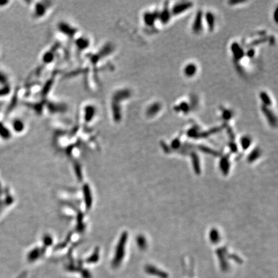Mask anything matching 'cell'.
Returning a JSON list of instances; mask_svg holds the SVG:
<instances>
[{
    "mask_svg": "<svg viewBox=\"0 0 278 278\" xmlns=\"http://www.w3.org/2000/svg\"><path fill=\"white\" fill-rule=\"evenodd\" d=\"M193 6V3L191 1H180L175 3L171 9V14L178 16L186 12Z\"/></svg>",
    "mask_w": 278,
    "mask_h": 278,
    "instance_id": "6da1fadb",
    "label": "cell"
},
{
    "mask_svg": "<svg viewBox=\"0 0 278 278\" xmlns=\"http://www.w3.org/2000/svg\"><path fill=\"white\" fill-rule=\"evenodd\" d=\"M203 13L202 11H198L195 15L192 25V32L195 34H199L202 31L203 27Z\"/></svg>",
    "mask_w": 278,
    "mask_h": 278,
    "instance_id": "7a4b0ae2",
    "label": "cell"
},
{
    "mask_svg": "<svg viewBox=\"0 0 278 278\" xmlns=\"http://www.w3.org/2000/svg\"><path fill=\"white\" fill-rule=\"evenodd\" d=\"M262 111L265 117L267 119L269 124L272 126H274L276 125L277 123V118L275 114L269 108V107H267L265 106H262Z\"/></svg>",
    "mask_w": 278,
    "mask_h": 278,
    "instance_id": "3957f363",
    "label": "cell"
},
{
    "mask_svg": "<svg viewBox=\"0 0 278 278\" xmlns=\"http://www.w3.org/2000/svg\"><path fill=\"white\" fill-rule=\"evenodd\" d=\"M230 49H231L233 57L236 61H239L244 56V50H243L242 47L238 42H233L231 45V46H230Z\"/></svg>",
    "mask_w": 278,
    "mask_h": 278,
    "instance_id": "277c9868",
    "label": "cell"
},
{
    "mask_svg": "<svg viewBox=\"0 0 278 278\" xmlns=\"http://www.w3.org/2000/svg\"><path fill=\"white\" fill-rule=\"evenodd\" d=\"M198 71V67L193 63H188L183 68V72L187 78H192L196 75Z\"/></svg>",
    "mask_w": 278,
    "mask_h": 278,
    "instance_id": "5b68a950",
    "label": "cell"
},
{
    "mask_svg": "<svg viewBox=\"0 0 278 278\" xmlns=\"http://www.w3.org/2000/svg\"><path fill=\"white\" fill-rule=\"evenodd\" d=\"M171 12L169 8L165 6L159 13V19L160 22L163 24H167L171 18Z\"/></svg>",
    "mask_w": 278,
    "mask_h": 278,
    "instance_id": "8992f818",
    "label": "cell"
},
{
    "mask_svg": "<svg viewBox=\"0 0 278 278\" xmlns=\"http://www.w3.org/2000/svg\"><path fill=\"white\" fill-rule=\"evenodd\" d=\"M203 19L206 21L209 31H212L215 27L216 24V17L215 14L211 12H207L206 14L203 15Z\"/></svg>",
    "mask_w": 278,
    "mask_h": 278,
    "instance_id": "52a82bcc",
    "label": "cell"
},
{
    "mask_svg": "<svg viewBox=\"0 0 278 278\" xmlns=\"http://www.w3.org/2000/svg\"><path fill=\"white\" fill-rule=\"evenodd\" d=\"M159 12L155 11L153 12H147L144 16V20L148 25H153L157 19H159Z\"/></svg>",
    "mask_w": 278,
    "mask_h": 278,
    "instance_id": "ba28073f",
    "label": "cell"
},
{
    "mask_svg": "<svg viewBox=\"0 0 278 278\" xmlns=\"http://www.w3.org/2000/svg\"><path fill=\"white\" fill-rule=\"evenodd\" d=\"M162 109V105L159 102H155L149 107L147 110V114L150 117L155 116Z\"/></svg>",
    "mask_w": 278,
    "mask_h": 278,
    "instance_id": "9c48e42d",
    "label": "cell"
},
{
    "mask_svg": "<svg viewBox=\"0 0 278 278\" xmlns=\"http://www.w3.org/2000/svg\"><path fill=\"white\" fill-rule=\"evenodd\" d=\"M259 97L261 101H262L263 104V106L267 107H270L272 106V102L271 99V97L269 96V95L266 92H261L259 93Z\"/></svg>",
    "mask_w": 278,
    "mask_h": 278,
    "instance_id": "30bf717a",
    "label": "cell"
},
{
    "mask_svg": "<svg viewBox=\"0 0 278 278\" xmlns=\"http://www.w3.org/2000/svg\"><path fill=\"white\" fill-rule=\"evenodd\" d=\"M234 113L231 110L229 109H222L221 111V117L225 121H229L233 117Z\"/></svg>",
    "mask_w": 278,
    "mask_h": 278,
    "instance_id": "8fae6325",
    "label": "cell"
},
{
    "mask_svg": "<svg viewBox=\"0 0 278 278\" xmlns=\"http://www.w3.org/2000/svg\"><path fill=\"white\" fill-rule=\"evenodd\" d=\"M177 109L179 111H180V112L187 113L188 111L189 110V106L187 102H183L177 106Z\"/></svg>",
    "mask_w": 278,
    "mask_h": 278,
    "instance_id": "7c38bea8",
    "label": "cell"
},
{
    "mask_svg": "<svg viewBox=\"0 0 278 278\" xmlns=\"http://www.w3.org/2000/svg\"><path fill=\"white\" fill-rule=\"evenodd\" d=\"M7 82V76L6 74L0 68V85H5Z\"/></svg>",
    "mask_w": 278,
    "mask_h": 278,
    "instance_id": "4fadbf2b",
    "label": "cell"
},
{
    "mask_svg": "<svg viewBox=\"0 0 278 278\" xmlns=\"http://www.w3.org/2000/svg\"><path fill=\"white\" fill-rule=\"evenodd\" d=\"M254 55H255V50L254 49H250L249 51H248V52H247V55L249 57H250V58H252V57H254Z\"/></svg>",
    "mask_w": 278,
    "mask_h": 278,
    "instance_id": "5bb4252c",
    "label": "cell"
}]
</instances>
